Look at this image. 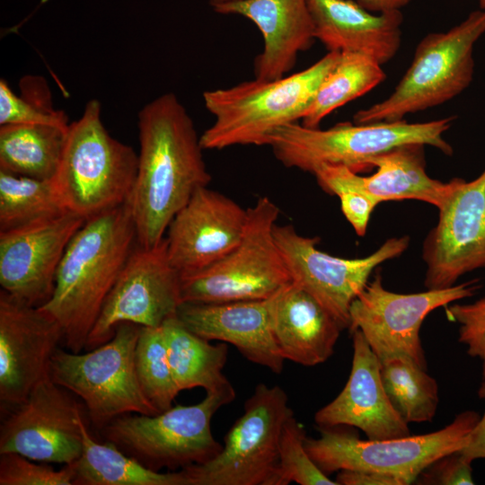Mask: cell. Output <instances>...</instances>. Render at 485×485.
Returning a JSON list of instances; mask_svg holds the SVG:
<instances>
[{"mask_svg":"<svg viewBox=\"0 0 485 485\" xmlns=\"http://www.w3.org/2000/svg\"><path fill=\"white\" fill-rule=\"evenodd\" d=\"M64 340L59 323L39 306L0 291L1 410L22 403L40 382Z\"/></svg>","mask_w":485,"mask_h":485,"instance_id":"cell-17","label":"cell"},{"mask_svg":"<svg viewBox=\"0 0 485 485\" xmlns=\"http://www.w3.org/2000/svg\"><path fill=\"white\" fill-rule=\"evenodd\" d=\"M67 212L53 180H40L0 170V232Z\"/></svg>","mask_w":485,"mask_h":485,"instance_id":"cell-31","label":"cell"},{"mask_svg":"<svg viewBox=\"0 0 485 485\" xmlns=\"http://www.w3.org/2000/svg\"><path fill=\"white\" fill-rule=\"evenodd\" d=\"M273 234L292 282L313 296L344 329L348 328L350 305L374 269L410 245L408 235L392 237L366 257L344 259L320 251L318 237L304 236L292 225L276 224Z\"/></svg>","mask_w":485,"mask_h":485,"instance_id":"cell-13","label":"cell"},{"mask_svg":"<svg viewBox=\"0 0 485 485\" xmlns=\"http://www.w3.org/2000/svg\"><path fill=\"white\" fill-rule=\"evenodd\" d=\"M140 151L128 200L137 243L159 244L174 216L211 181L192 119L173 93H164L138 113Z\"/></svg>","mask_w":485,"mask_h":485,"instance_id":"cell-1","label":"cell"},{"mask_svg":"<svg viewBox=\"0 0 485 485\" xmlns=\"http://www.w3.org/2000/svg\"><path fill=\"white\" fill-rule=\"evenodd\" d=\"M307 4L315 40L328 51L361 53L384 65L401 47V11L375 13L353 0H307Z\"/></svg>","mask_w":485,"mask_h":485,"instance_id":"cell-24","label":"cell"},{"mask_svg":"<svg viewBox=\"0 0 485 485\" xmlns=\"http://www.w3.org/2000/svg\"><path fill=\"white\" fill-rule=\"evenodd\" d=\"M247 219V209L225 194L197 190L167 228L172 264L181 275L216 262L240 242Z\"/></svg>","mask_w":485,"mask_h":485,"instance_id":"cell-19","label":"cell"},{"mask_svg":"<svg viewBox=\"0 0 485 485\" xmlns=\"http://www.w3.org/2000/svg\"><path fill=\"white\" fill-rule=\"evenodd\" d=\"M480 6L481 9H485V0H480Z\"/></svg>","mask_w":485,"mask_h":485,"instance_id":"cell-43","label":"cell"},{"mask_svg":"<svg viewBox=\"0 0 485 485\" xmlns=\"http://www.w3.org/2000/svg\"><path fill=\"white\" fill-rule=\"evenodd\" d=\"M271 298L182 303L176 315L195 334L210 341L231 344L247 360L279 375L285 359L272 331Z\"/></svg>","mask_w":485,"mask_h":485,"instance_id":"cell-22","label":"cell"},{"mask_svg":"<svg viewBox=\"0 0 485 485\" xmlns=\"http://www.w3.org/2000/svg\"><path fill=\"white\" fill-rule=\"evenodd\" d=\"M449 318L459 323L458 340L469 356L481 363L485 377V297L470 304H454L446 308Z\"/></svg>","mask_w":485,"mask_h":485,"instance_id":"cell-36","label":"cell"},{"mask_svg":"<svg viewBox=\"0 0 485 485\" xmlns=\"http://www.w3.org/2000/svg\"><path fill=\"white\" fill-rule=\"evenodd\" d=\"M451 183L423 242L427 289L450 287L464 274L485 269V169L472 181L454 178Z\"/></svg>","mask_w":485,"mask_h":485,"instance_id":"cell-16","label":"cell"},{"mask_svg":"<svg viewBox=\"0 0 485 485\" xmlns=\"http://www.w3.org/2000/svg\"><path fill=\"white\" fill-rule=\"evenodd\" d=\"M279 385L260 383L211 460L180 470L186 485H270L284 424L293 414Z\"/></svg>","mask_w":485,"mask_h":485,"instance_id":"cell-11","label":"cell"},{"mask_svg":"<svg viewBox=\"0 0 485 485\" xmlns=\"http://www.w3.org/2000/svg\"><path fill=\"white\" fill-rule=\"evenodd\" d=\"M306 433L294 413L286 420L279 441L278 463L270 485H339L313 462L305 447Z\"/></svg>","mask_w":485,"mask_h":485,"instance_id":"cell-34","label":"cell"},{"mask_svg":"<svg viewBox=\"0 0 485 485\" xmlns=\"http://www.w3.org/2000/svg\"><path fill=\"white\" fill-rule=\"evenodd\" d=\"M69 125H0V170L53 180L64 152Z\"/></svg>","mask_w":485,"mask_h":485,"instance_id":"cell-27","label":"cell"},{"mask_svg":"<svg viewBox=\"0 0 485 485\" xmlns=\"http://www.w3.org/2000/svg\"><path fill=\"white\" fill-rule=\"evenodd\" d=\"M386 74L382 65L369 56L340 52V57L321 84L302 124L319 128L325 117L373 90L383 83Z\"/></svg>","mask_w":485,"mask_h":485,"instance_id":"cell-29","label":"cell"},{"mask_svg":"<svg viewBox=\"0 0 485 485\" xmlns=\"http://www.w3.org/2000/svg\"><path fill=\"white\" fill-rule=\"evenodd\" d=\"M16 453L0 454V485H75L73 463L55 469Z\"/></svg>","mask_w":485,"mask_h":485,"instance_id":"cell-35","label":"cell"},{"mask_svg":"<svg viewBox=\"0 0 485 485\" xmlns=\"http://www.w3.org/2000/svg\"><path fill=\"white\" fill-rule=\"evenodd\" d=\"M238 1H242V0H209L210 4L212 6L216 5V4H225V3H233V2H238Z\"/></svg>","mask_w":485,"mask_h":485,"instance_id":"cell-42","label":"cell"},{"mask_svg":"<svg viewBox=\"0 0 485 485\" xmlns=\"http://www.w3.org/2000/svg\"><path fill=\"white\" fill-rule=\"evenodd\" d=\"M472 461L461 451L445 454L417 477L415 483L423 485H472Z\"/></svg>","mask_w":485,"mask_h":485,"instance_id":"cell-37","label":"cell"},{"mask_svg":"<svg viewBox=\"0 0 485 485\" xmlns=\"http://www.w3.org/2000/svg\"><path fill=\"white\" fill-rule=\"evenodd\" d=\"M135 364L141 388L150 403L159 413L171 408L180 391L168 362L162 326L141 327Z\"/></svg>","mask_w":485,"mask_h":485,"instance_id":"cell-32","label":"cell"},{"mask_svg":"<svg viewBox=\"0 0 485 485\" xmlns=\"http://www.w3.org/2000/svg\"><path fill=\"white\" fill-rule=\"evenodd\" d=\"M337 196L344 216L356 234L364 236L371 214L380 202L372 196L357 190H342Z\"/></svg>","mask_w":485,"mask_h":485,"instance_id":"cell-38","label":"cell"},{"mask_svg":"<svg viewBox=\"0 0 485 485\" xmlns=\"http://www.w3.org/2000/svg\"><path fill=\"white\" fill-rule=\"evenodd\" d=\"M271 323L284 359L304 366L327 361L344 330L313 296L293 282L272 296Z\"/></svg>","mask_w":485,"mask_h":485,"instance_id":"cell-25","label":"cell"},{"mask_svg":"<svg viewBox=\"0 0 485 485\" xmlns=\"http://www.w3.org/2000/svg\"><path fill=\"white\" fill-rule=\"evenodd\" d=\"M235 397L231 386L207 392L194 405L178 404L155 415L124 414L101 433L106 441L153 471H180L208 462L221 451L223 445L212 434L211 420Z\"/></svg>","mask_w":485,"mask_h":485,"instance_id":"cell-7","label":"cell"},{"mask_svg":"<svg viewBox=\"0 0 485 485\" xmlns=\"http://www.w3.org/2000/svg\"><path fill=\"white\" fill-rule=\"evenodd\" d=\"M479 419L477 412L465 410L435 432L384 440H362L337 427H319V436H306L305 447L328 476L340 471L375 472L409 485L439 457L464 448Z\"/></svg>","mask_w":485,"mask_h":485,"instance_id":"cell-10","label":"cell"},{"mask_svg":"<svg viewBox=\"0 0 485 485\" xmlns=\"http://www.w3.org/2000/svg\"><path fill=\"white\" fill-rule=\"evenodd\" d=\"M412 0H356V2L375 13H389L393 11H401V9L408 5Z\"/></svg>","mask_w":485,"mask_h":485,"instance_id":"cell-41","label":"cell"},{"mask_svg":"<svg viewBox=\"0 0 485 485\" xmlns=\"http://www.w3.org/2000/svg\"><path fill=\"white\" fill-rule=\"evenodd\" d=\"M340 55L328 51L309 67L278 79L205 91L204 104L215 121L200 135L203 149L266 146L273 130L302 120Z\"/></svg>","mask_w":485,"mask_h":485,"instance_id":"cell-3","label":"cell"},{"mask_svg":"<svg viewBox=\"0 0 485 485\" xmlns=\"http://www.w3.org/2000/svg\"><path fill=\"white\" fill-rule=\"evenodd\" d=\"M137 230L128 203L91 217L70 241L53 293L39 306L61 326L68 350L81 352L131 251Z\"/></svg>","mask_w":485,"mask_h":485,"instance_id":"cell-2","label":"cell"},{"mask_svg":"<svg viewBox=\"0 0 485 485\" xmlns=\"http://www.w3.org/2000/svg\"><path fill=\"white\" fill-rule=\"evenodd\" d=\"M367 283L349 308L348 330L359 331L379 360L405 356L427 368L419 331L434 310L472 296L481 287L474 279L442 289L400 294L384 288L380 272Z\"/></svg>","mask_w":485,"mask_h":485,"instance_id":"cell-12","label":"cell"},{"mask_svg":"<svg viewBox=\"0 0 485 485\" xmlns=\"http://www.w3.org/2000/svg\"><path fill=\"white\" fill-rule=\"evenodd\" d=\"M478 394L485 401V377H482ZM461 452L472 462L477 459H485V410L472 431L467 445Z\"/></svg>","mask_w":485,"mask_h":485,"instance_id":"cell-40","label":"cell"},{"mask_svg":"<svg viewBox=\"0 0 485 485\" xmlns=\"http://www.w3.org/2000/svg\"><path fill=\"white\" fill-rule=\"evenodd\" d=\"M85 220L71 212L0 232L1 289L33 306L51 296L64 253Z\"/></svg>","mask_w":485,"mask_h":485,"instance_id":"cell-18","label":"cell"},{"mask_svg":"<svg viewBox=\"0 0 485 485\" xmlns=\"http://www.w3.org/2000/svg\"><path fill=\"white\" fill-rule=\"evenodd\" d=\"M181 304V273L169 259L165 236L153 247L137 243L104 302L84 349L110 340L122 322L161 326L176 316Z\"/></svg>","mask_w":485,"mask_h":485,"instance_id":"cell-14","label":"cell"},{"mask_svg":"<svg viewBox=\"0 0 485 485\" xmlns=\"http://www.w3.org/2000/svg\"><path fill=\"white\" fill-rule=\"evenodd\" d=\"M454 117L427 122H341L327 129L291 123L273 130L267 145L286 167L313 173L323 164L344 165L358 172L369 168L372 157L394 147L420 144L434 146L446 155L453 147L444 138Z\"/></svg>","mask_w":485,"mask_h":485,"instance_id":"cell-5","label":"cell"},{"mask_svg":"<svg viewBox=\"0 0 485 485\" xmlns=\"http://www.w3.org/2000/svg\"><path fill=\"white\" fill-rule=\"evenodd\" d=\"M161 326L168 362L180 392L200 387L206 392H215L233 386L223 373L228 357L226 343L211 344L185 327L177 315Z\"/></svg>","mask_w":485,"mask_h":485,"instance_id":"cell-26","label":"cell"},{"mask_svg":"<svg viewBox=\"0 0 485 485\" xmlns=\"http://www.w3.org/2000/svg\"><path fill=\"white\" fill-rule=\"evenodd\" d=\"M140 330V325L122 322L104 344L84 353L58 348L52 357L51 380L82 400L98 431L124 414L159 413L137 375L135 351Z\"/></svg>","mask_w":485,"mask_h":485,"instance_id":"cell-8","label":"cell"},{"mask_svg":"<svg viewBox=\"0 0 485 485\" xmlns=\"http://www.w3.org/2000/svg\"><path fill=\"white\" fill-rule=\"evenodd\" d=\"M424 145L408 144L377 154L368 161L375 173L361 176L344 165L323 164L313 174L328 194L357 190L380 203L389 200L416 199L439 209L448 198L452 183L432 179L426 172Z\"/></svg>","mask_w":485,"mask_h":485,"instance_id":"cell-20","label":"cell"},{"mask_svg":"<svg viewBox=\"0 0 485 485\" xmlns=\"http://www.w3.org/2000/svg\"><path fill=\"white\" fill-rule=\"evenodd\" d=\"M83 451L75 469V485H186L181 471H153L114 444L100 443L91 435L84 419L80 423Z\"/></svg>","mask_w":485,"mask_h":485,"instance_id":"cell-28","label":"cell"},{"mask_svg":"<svg viewBox=\"0 0 485 485\" xmlns=\"http://www.w3.org/2000/svg\"><path fill=\"white\" fill-rule=\"evenodd\" d=\"M137 163L135 150L109 134L93 99L70 123L53 182L66 210L87 220L128 202Z\"/></svg>","mask_w":485,"mask_h":485,"instance_id":"cell-4","label":"cell"},{"mask_svg":"<svg viewBox=\"0 0 485 485\" xmlns=\"http://www.w3.org/2000/svg\"><path fill=\"white\" fill-rule=\"evenodd\" d=\"M351 334L353 357L347 384L334 400L316 411L315 423L320 428L355 427L371 440L410 436L409 424L386 394L379 358L359 331Z\"/></svg>","mask_w":485,"mask_h":485,"instance_id":"cell-21","label":"cell"},{"mask_svg":"<svg viewBox=\"0 0 485 485\" xmlns=\"http://www.w3.org/2000/svg\"><path fill=\"white\" fill-rule=\"evenodd\" d=\"M382 382L392 406L409 423L431 421L439 403L438 384L413 359L395 356L380 360Z\"/></svg>","mask_w":485,"mask_h":485,"instance_id":"cell-30","label":"cell"},{"mask_svg":"<svg viewBox=\"0 0 485 485\" xmlns=\"http://www.w3.org/2000/svg\"><path fill=\"white\" fill-rule=\"evenodd\" d=\"M16 94L4 79L0 80V125L54 124L69 125L65 111L55 108L47 80L27 75L19 82Z\"/></svg>","mask_w":485,"mask_h":485,"instance_id":"cell-33","label":"cell"},{"mask_svg":"<svg viewBox=\"0 0 485 485\" xmlns=\"http://www.w3.org/2000/svg\"><path fill=\"white\" fill-rule=\"evenodd\" d=\"M484 34L485 9H481L446 31L426 35L393 92L357 110L354 123L403 120L409 114L439 106L461 94L473 79V50Z\"/></svg>","mask_w":485,"mask_h":485,"instance_id":"cell-6","label":"cell"},{"mask_svg":"<svg viewBox=\"0 0 485 485\" xmlns=\"http://www.w3.org/2000/svg\"><path fill=\"white\" fill-rule=\"evenodd\" d=\"M82 406L51 380L39 383L0 425V454L16 453L40 463H74L83 451Z\"/></svg>","mask_w":485,"mask_h":485,"instance_id":"cell-15","label":"cell"},{"mask_svg":"<svg viewBox=\"0 0 485 485\" xmlns=\"http://www.w3.org/2000/svg\"><path fill=\"white\" fill-rule=\"evenodd\" d=\"M335 481L339 485H405L397 477L365 471H340Z\"/></svg>","mask_w":485,"mask_h":485,"instance_id":"cell-39","label":"cell"},{"mask_svg":"<svg viewBox=\"0 0 485 485\" xmlns=\"http://www.w3.org/2000/svg\"><path fill=\"white\" fill-rule=\"evenodd\" d=\"M212 7L221 14L245 17L260 30L263 49L254 60L257 79L275 80L287 75L297 55L315 40L307 0H242Z\"/></svg>","mask_w":485,"mask_h":485,"instance_id":"cell-23","label":"cell"},{"mask_svg":"<svg viewBox=\"0 0 485 485\" xmlns=\"http://www.w3.org/2000/svg\"><path fill=\"white\" fill-rule=\"evenodd\" d=\"M240 242L216 262L181 275L182 303L268 299L292 282L276 243L278 207L261 197L249 208Z\"/></svg>","mask_w":485,"mask_h":485,"instance_id":"cell-9","label":"cell"}]
</instances>
